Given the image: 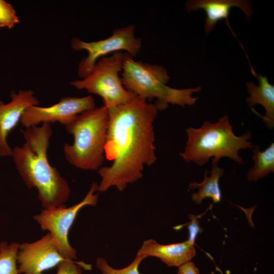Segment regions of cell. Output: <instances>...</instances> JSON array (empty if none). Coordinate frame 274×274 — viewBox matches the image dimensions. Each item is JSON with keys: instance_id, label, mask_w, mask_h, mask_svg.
I'll return each mask as SVG.
<instances>
[{"instance_id": "7402d4cb", "label": "cell", "mask_w": 274, "mask_h": 274, "mask_svg": "<svg viewBox=\"0 0 274 274\" xmlns=\"http://www.w3.org/2000/svg\"><path fill=\"white\" fill-rule=\"evenodd\" d=\"M177 274H200L195 264L189 261L179 267Z\"/></svg>"}, {"instance_id": "277c9868", "label": "cell", "mask_w": 274, "mask_h": 274, "mask_svg": "<svg viewBox=\"0 0 274 274\" xmlns=\"http://www.w3.org/2000/svg\"><path fill=\"white\" fill-rule=\"evenodd\" d=\"M121 78L127 90L146 100L156 99L154 105L158 111L165 110L169 104L183 107L194 105L198 97L192 95L201 90L199 86L185 89L169 87L167 83L170 77L165 67L135 61L127 53Z\"/></svg>"}, {"instance_id": "6da1fadb", "label": "cell", "mask_w": 274, "mask_h": 274, "mask_svg": "<svg viewBox=\"0 0 274 274\" xmlns=\"http://www.w3.org/2000/svg\"><path fill=\"white\" fill-rule=\"evenodd\" d=\"M109 125L105 157L113 161L100 168L97 191L115 187L122 191L143 176L145 165L156 160L153 122L158 110L154 104L136 96L129 102L108 109Z\"/></svg>"}, {"instance_id": "5bb4252c", "label": "cell", "mask_w": 274, "mask_h": 274, "mask_svg": "<svg viewBox=\"0 0 274 274\" xmlns=\"http://www.w3.org/2000/svg\"><path fill=\"white\" fill-rule=\"evenodd\" d=\"M259 84L246 83L250 96L246 100L251 110L261 117L266 126L272 129L274 126V85L271 84L266 76L256 73L253 75Z\"/></svg>"}, {"instance_id": "ba28073f", "label": "cell", "mask_w": 274, "mask_h": 274, "mask_svg": "<svg viewBox=\"0 0 274 274\" xmlns=\"http://www.w3.org/2000/svg\"><path fill=\"white\" fill-rule=\"evenodd\" d=\"M134 31L135 27L132 24L115 29L111 36L97 41L86 42L78 38L73 39L71 46L74 50L88 52L79 63V77L82 79L87 76L100 58L111 53L125 51L132 57L135 56L141 48L142 40L135 37Z\"/></svg>"}, {"instance_id": "44dd1931", "label": "cell", "mask_w": 274, "mask_h": 274, "mask_svg": "<svg viewBox=\"0 0 274 274\" xmlns=\"http://www.w3.org/2000/svg\"><path fill=\"white\" fill-rule=\"evenodd\" d=\"M191 222L188 226L189 231V237L188 241L194 244L195 238L197 234L199 232L200 227L198 224V222L195 218H193L192 215H191Z\"/></svg>"}, {"instance_id": "9a60e30c", "label": "cell", "mask_w": 274, "mask_h": 274, "mask_svg": "<svg viewBox=\"0 0 274 274\" xmlns=\"http://www.w3.org/2000/svg\"><path fill=\"white\" fill-rule=\"evenodd\" d=\"M224 169L217 165H213L210 176L208 177V170L204 174V179L200 183L191 182L189 187L191 189L197 188L198 191L192 194L191 198L196 203L201 204L206 198L212 199L214 203L220 202L222 193L219 185V180L224 174Z\"/></svg>"}, {"instance_id": "4fadbf2b", "label": "cell", "mask_w": 274, "mask_h": 274, "mask_svg": "<svg viewBox=\"0 0 274 274\" xmlns=\"http://www.w3.org/2000/svg\"><path fill=\"white\" fill-rule=\"evenodd\" d=\"M138 253L146 257H157L169 266L178 267L190 261L196 255L194 244L188 240L179 243L162 245L153 239L145 241Z\"/></svg>"}, {"instance_id": "8992f818", "label": "cell", "mask_w": 274, "mask_h": 274, "mask_svg": "<svg viewBox=\"0 0 274 274\" xmlns=\"http://www.w3.org/2000/svg\"><path fill=\"white\" fill-rule=\"evenodd\" d=\"M125 54L119 51L100 58L87 76L71 85L101 96L107 109L129 102L137 95L124 88L120 77Z\"/></svg>"}, {"instance_id": "ffe728a7", "label": "cell", "mask_w": 274, "mask_h": 274, "mask_svg": "<svg viewBox=\"0 0 274 274\" xmlns=\"http://www.w3.org/2000/svg\"><path fill=\"white\" fill-rule=\"evenodd\" d=\"M83 268L90 270L91 265L83 261L66 259L57 265L56 274H82Z\"/></svg>"}, {"instance_id": "5b68a950", "label": "cell", "mask_w": 274, "mask_h": 274, "mask_svg": "<svg viewBox=\"0 0 274 274\" xmlns=\"http://www.w3.org/2000/svg\"><path fill=\"white\" fill-rule=\"evenodd\" d=\"M108 125V111L104 106L84 112L65 125L74 138L73 145L63 146L67 161L82 169H98L105 158Z\"/></svg>"}, {"instance_id": "7c38bea8", "label": "cell", "mask_w": 274, "mask_h": 274, "mask_svg": "<svg viewBox=\"0 0 274 274\" xmlns=\"http://www.w3.org/2000/svg\"><path fill=\"white\" fill-rule=\"evenodd\" d=\"M233 7L240 8L248 19L253 13L251 2L245 0H191L186 4L188 12L197 11L203 10L206 13L204 19V29L207 34L210 33L215 27L217 23L220 20L225 19V23L233 35L244 50V47L237 39L232 30L229 22L230 10Z\"/></svg>"}, {"instance_id": "30bf717a", "label": "cell", "mask_w": 274, "mask_h": 274, "mask_svg": "<svg viewBox=\"0 0 274 274\" xmlns=\"http://www.w3.org/2000/svg\"><path fill=\"white\" fill-rule=\"evenodd\" d=\"M65 260L49 232L35 242L19 244L17 265L20 274H43Z\"/></svg>"}, {"instance_id": "2e32d148", "label": "cell", "mask_w": 274, "mask_h": 274, "mask_svg": "<svg viewBox=\"0 0 274 274\" xmlns=\"http://www.w3.org/2000/svg\"><path fill=\"white\" fill-rule=\"evenodd\" d=\"M260 148L258 145L253 148L252 158L254 163L247 174L249 181H256L274 172V143H271L263 151Z\"/></svg>"}, {"instance_id": "7a4b0ae2", "label": "cell", "mask_w": 274, "mask_h": 274, "mask_svg": "<svg viewBox=\"0 0 274 274\" xmlns=\"http://www.w3.org/2000/svg\"><path fill=\"white\" fill-rule=\"evenodd\" d=\"M25 142L12 149L17 169L28 188H36L44 209L63 204L70 195L67 181L48 160L47 150L52 133L51 123L45 122L22 130Z\"/></svg>"}, {"instance_id": "3957f363", "label": "cell", "mask_w": 274, "mask_h": 274, "mask_svg": "<svg viewBox=\"0 0 274 274\" xmlns=\"http://www.w3.org/2000/svg\"><path fill=\"white\" fill-rule=\"evenodd\" d=\"M185 131L187 140L184 151L180 155L186 162H193L200 166L204 165L211 158L212 165H217L222 157L243 164L244 161L238 151L254 147L249 141L251 132L248 131L241 136L236 135L227 115L215 123L207 120L199 128L189 127Z\"/></svg>"}, {"instance_id": "52a82bcc", "label": "cell", "mask_w": 274, "mask_h": 274, "mask_svg": "<svg viewBox=\"0 0 274 274\" xmlns=\"http://www.w3.org/2000/svg\"><path fill=\"white\" fill-rule=\"evenodd\" d=\"M98 185L93 182L84 199L80 202L66 207L64 204L49 209H44L33 216V219L43 231H48L53 236L59 253L65 259L75 260L76 250L70 245L68 235L79 211L86 206H95L97 203Z\"/></svg>"}, {"instance_id": "8fae6325", "label": "cell", "mask_w": 274, "mask_h": 274, "mask_svg": "<svg viewBox=\"0 0 274 274\" xmlns=\"http://www.w3.org/2000/svg\"><path fill=\"white\" fill-rule=\"evenodd\" d=\"M33 95L32 90H20L18 93H11L12 99L9 102L0 101L1 156H12V149L7 143V136L20 121L25 110L29 107L39 105L40 102Z\"/></svg>"}, {"instance_id": "e0dca14e", "label": "cell", "mask_w": 274, "mask_h": 274, "mask_svg": "<svg viewBox=\"0 0 274 274\" xmlns=\"http://www.w3.org/2000/svg\"><path fill=\"white\" fill-rule=\"evenodd\" d=\"M19 246L16 242L0 243V274H20L17 265Z\"/></svg>"}, {"instance_id": "ac0fdd59", "label": "cell", "mask_w": 274, "mask_h": 274, "mask_svg": "<svg viewBox=\"0 0 274 274\" xmlns=\"http://www.w3.org/2000/svg\"><path fill=\"white\" fill-rule=\"evenodd\" d=\"M146 257L137 253L133 261L127 266L116 269L110 266L106 260L99 257L96 260V265L102 274H141L139 267L141 262Z\"/></svg>"}, {"instance_id": "9c48e42d", "label": "cell", "mask_w": 274, "mask_h": 274, "mask_svg": "<svg viewBox=\"0 0 274 274\" xmlns=\"http://www.w3.org/2000/svg\"><path fill=\"white\" fill-rule=\"evenodd\" d=\"M95 107L94 99L92 96L64 97L50 107H29L24 112L20 122L26 128L41 122H59L65 125L73 121L77 115Z\"/></svg>"}, {"instance_id": "d6986e66", "label": "cell", "mask_w": 274, "mask_h": 274, "mask_svg": "<svg viewBox=\"0 0 274 274\" xmlns=\"http://www.w3.org/2000/svg\"><path fill=\"white\" fill-rule=\"evenodd\" d=\"M19 22V18L13 6L0 0V27L12 28Z\"/></svg>"}]
</instances>
